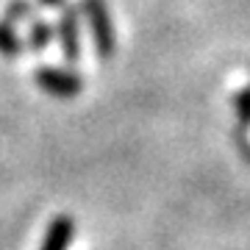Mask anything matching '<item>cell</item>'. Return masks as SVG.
<instances>
[{"mask_svg":"<svg viewBox=\"0 0 250 250\" xmlns=\"http://www.w3.org/2000/svg\"><path fill=\"white\" fill-rule=\"evenodd\" d=\"M81 14L86 17L92 31V42L98 50L100 62L114 59L117 50V31H114V20H111V9L108 0H81Z\"/></svg>","mask_w":250,"mask_h":250,"instance_id":"obj_1","label":"cell"},{"mask_svg":"<svg viewBox=\"0 0 250 250\" xmlns=\"http://www.w3.org/2000/svg\"><path fill=\"white\" fill-rule=\"evenodd\" d=\"M34 83L39 89H45L47 95H53L59 100H72L78 98L83 89V78L75 70H62V67H36L34 70Z\"/></svg>","mask_w":250,"mask_h":250,"instance_id":"obj_2","label":"cell"},{"mask_svg":"<svg viewBox=\"0 0 250 250\" xmlns=\"http://www.w3.org/2000/svg\"><path fill=\"white\" fill-rule=\"evenodd\" d=\"M81 9L75 6H64L62 14H59V22H56V39H59V47H62V56L67 64L81 62Z\"/></svg>","mask_w":250,"mask_h":250,"instance_id":"obj_3","label":"cell"},{"mask_svg":"<svg viewBox=\"0 0 250 250\" xmlns=\"http://www.w3.org/2000/svg\"><path fill=\"white\" fill-rule=\"evenodd\" d=\"M72 236H75V220L70 214H59L50 220L39 250H70Z\"/></svg>","mask_w":250,"mask_h":250,"instance_id":"obj_4","label":"cell"},{"mask_svg":"<svg viewBox=\"0 0 250 250\" xmlns=\"http://www.w3.org/2000/svg\"><path fill=\"white\" fill-rule=\"evenodd\" d=\"M56 36V28L47 22V20H34L31 22V28H28V39H25V47L31 50V53H45L47 47H50V42H53Z\"/></svg>","mask_w":250,"mask_h":250,"instance_id":"obj_5","label":"cell"},{"mask_svg":"<svg viewBox=\"0 0 250 250\" xmlns=\"http://www.w3.org/2000/svg\"><path fill=\"white\" fill-rule=\"evenodd\" d=\"M25 50V39L17 34V28L6 20H0V56L3 59H20Z\"/></svg>","mask_w":250,"mask_h":250,"instance_id":"obj_6","label":"cell"},{"mask_svg":"<svg viewBox=\"0 0 250 250\" xmlns=\"http://www.w3.org/2000/svg\"><path fill=\"white\" fill-rule=\"evenodd\" d=\"M31 14H34L31 0H9V3H6V9H3V20L11 22V25H20V22L31 20Z\"/></svg>","mask_w":250,"mask_h":250,"instance_id":"obj_7","label":"cell"},{"mask_svg":"<svg viewBox=\"0 0 250 250\" xmlns=\"http://www.w3.org/2000/svg\"><path fill=\"white\" fill-rule=\"evenodd\" d=\"M233 108H236V123H239V128H250V86L236 92Z\"/></svg>","mask_w":250,"mask_h":250,"instance_id":"obj_8","label":"cell"},{"mask_svg":"<svg viewBox=\"0 0 250 250\" xmlns=\"http://www.w3.org/2000/svg\"><path fill=\"white\" fill-rule=\"evenodd\" d=\"M45 9H64L67 6V0H39Z\"/></svg>","mask_w":250,"mask_h":250,"instance_id":"obj_9","label":"cell"}]
</instances>
